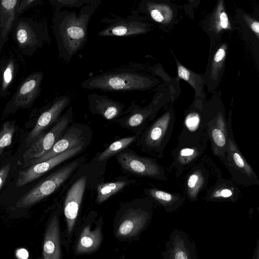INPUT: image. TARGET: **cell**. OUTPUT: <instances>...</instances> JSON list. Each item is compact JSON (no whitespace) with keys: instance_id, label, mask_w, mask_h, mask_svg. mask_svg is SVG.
I'll return each instance as SVG.
<instances>
[{"instance_id":"e0dca14e","label":"cell","mask_w":259,"mask_h":259,"mask_svg":"<svg viewBox=\"0 0 259 259\" xmlns=\"http://www.w3.org/2000/svg\"><path fill=\"white\" fill-rule=\"evenodd\" d=\"M165 247L161 254L164 259H197L195 242L179 229H175L171 232Z\"/></svg>"},{"instance_id":"8992f818","label":"cell","mask_w":259,"mask_h":259,"mask_svg":"<svg viewBox=\"0 0 259 259\" xmlns=\"http://www.w3.org/2000/svg\"><path fill=\"white\" fill-rule=\"evenodd\" d=\"M232 111L228 117V148L225 156L219 158L231 176V180L239 186L259 185L258 177L244 157L235 140L232 127Z\"/></svg>"},{"instance_id":"4dcf8cb0","label":"cell","mask_w":259,"mask_h":259,"mask_svg":"<svg viewBox=\"0 0 259 259\" xmlns=\"http://www.w3.org/2000/svg\"><path fill=\"white\" fill-rule=\"evenodd\" d=\"M16 129L15 120L6 121L1 127L0 157L4 149L12 144Z\"/></svg>"},{"instance_id":"5b68a950","label":"cell","mask_w":259,"mask_h":259,"mask_svg":"<svg viewBox=\"0 0 259 259\" xmlns=\"http://www.w3.org/2000/svg\"><path fill=\"white\" fill-rule=\"evenodd\" d=\"M183 175L184 195L189 201L196 202L199 195L205 193L222 174L213 160L204 155Z\"/></svg>"},{"instance_id":"2e32d148","label":"cell","mask_w":259,"mask_h":259,"mask_svg":"<svg viewBox=\"0 0 259 259\" xmlns=\"http://www.w3.org/2000/svg\"><path fill=\"white\" fill-rule=\"evenodd\" d=\"M70 102V97L66 95L57 97L54 99L49 108L39 116L34 127L27 134L25 140L26 148L58 120Z\"/></svg>"},{"instance_id":"9c48e42d","label":"cell","mask_w":259,"mask_h":259,"mask_svg":"<svg viewBox=\"0 0 259 259\" xmlns=\"http://www.w3.org/2000/svg\"><path fill=\"white\" fill-rule=\"evenodd\" d=\"M83 159L74 160L42 180L20 198L16 207H28L52 194L71 176Z\"/></svg>"},{"instance_id":"ba28073f","label":"cell","mask_w":259,"mask_h":259,"mask_svg":"<svg viewBox=\"0 0 259 259\" xmlns=\"http://www.w3.org/2000/svg\"><path fill=\"white\" fill-rule=\"evenodd\" d=\"M93 137L92 128L88 124L73 122L69 125L61 138L40 156L30 159L23 164L24 168L45 161L68 149L78 146H88Z\"/></svg>"},{"instance_id":"7a4b0ae2","label":"cell","mask_w":259,"mask_h":259,"mask_svg":"<svg viewBox=\"0 0 259 259\" xmlns=\"http://www.w3.org/2000/svg\"><path fill=\"white\" fill-rule=\"evenodd\" d=\"M154 74L123 69L104 72L88 78L81 83L87 90L102 92L147 91L157 87L161 82Z\"/></svg>"},{"instance_id":"6da1fadb","label":"cell","mask_w":259,"mask_h":259,"mask_svg":"<svg viewBox=\"0 0 259 259\" xmlns=\"http://www.w3.org/2000/svg\"><path fill=\"white\" fill-rule=\"evenodd\" d=\"M181 93L179 79L171 77L162 81L157 86L150 102L147 106L142 107L132 102L124 111L123 115L115 122L139 137L150 122L155 119L158 112L162 108L174 103Z\"/></svg>"},{"instance_id":"277c9868","label":"cell","mask_w":259,"mask_h":259,"mask_svg":"<svg viewBox=\"0 0 259 259\" xmlns=\"http://www.w3.org/2000/svg\"><path fill=\"white\" fill-rule=\"evenodd\" d=\"M205 128L213 154L220 158L228 148V120L221 95L213 93L207 100L205 108Z\"/></svg>"},{"instance_id":"d4e9b609","label":"cell","mask_w":259,"mask_h":259,"mask_svg":"<svg viewBox=\"0 0 259 259\" xmlns=\"http://www.w3.org/2000/svg\"><path fill=\"white\" fill-rule=\"evenodd\" d=\"M146 194L168 213L177 211L184 204L186 197L178 192H169L156 188L145 190Z\"/></svg>"},{"instance_id":"f1b7e54d","label":"cell","mask_w":259,"mask_h":259,"mask_svg":"<svg viewBox=\"0 0 259 259\" xmlns=\"http://www.w3.org/2000/svg\"><path fill=\"white\" fill-rule=\"evenodd\" d=\"M138 138V137L134 135L124 137L113 142L103 151L99 153L97 161H105L113 156L116 155L136 142Z\"/></svg>"},{"instance_id":"d6a6232c","label":"cell","mask_w":259,"mask_h":259,"mask_svg":"<svg viewBox=\"0 0 259 259\" xmlns=\"http://www.w3.org/2000/svg\"><path fill=\"white\" fill-rule=\"evenodd\" d=\"M212 26L217 32L231 27L228 15L224 9L222 1L219 3L212 20Z\"/></svg>"},{"instance_id":"7402d4cb","label":"cell","mask_w":259,"mask_h":259,"mask_svg":"<svg viewBox=\"0 0 259 259\" xmlns=\"http://www.w3.org/2000/svg\"><path fill=\"white\" fill-rule=\"evenodd\" d=\"M241 195L238 185L231 179H225L221 176L206 191L204 198L207 202L235 203Z\"/></svg>"},{"instance_id":"3957f363","label":"cell","mask_w":259,"mask_h":259,"mask_svg":"<svg viewBox=\"0 0 259 259\" xmlns=\"http://www.w3.org/2000/svg\"><path fill=\"white\" fill-rule=\"evenodd\" d=\"M166 107L160 116L143 130L136 141L137 145L142 151L156 158L163 157L164 150L170 139L175 123L173 103Z\"/></svg>"},{"instance_id":"8d00e7d4","label":"cell","mask_w":259,"mask_h":259,"mask_svg":"<svg viewBox=\"0 0 259 259\" xmlns=\"http://www.w3.org/2000/svg\"><path fill=\"white\" fill-rule=\"evenodd\" d=\"M249 26L251 30L256 34L257 37L259 33V23L256 20H248Z\"/></svg>"},{"instance_id":"e575fe53","label":"cell","mask_w":259,"mask_h":259,"mask_svg":"<svg viewBox=\"0 0 259 259\" xmlns=\"http://www.w3.org/2000/svg\"><path fill=\"white\" fill-rule=\"evenodd\" d=\"M37 1L38 0H20L17 8L18 14L20 16L28 8L32 7Z\"/></svg>"},{"instance_id":"5bb4252c","label":"cell","mask_w":259,"mask_h":259,"mask_svg":"<svg viewBox=\"0 0 259 259\" xmlns=\"http://www.w3.org/2000/svg\"><path fill=\"white\" fill-rule=\"evenodd\" d=\"M39 24L34 20L20 17L13 28V37L19 50L24 55L31 56L42 45Z\"/></svg>"},{"instance_id":"f546056e","label":"cell","mask_w":259,"mask_h":259,"mask_svg":"<svg viewBox=\"0 0 259 259\" xmlns=\"http://www.w3.org/2000/svg\"><path fill=\"white\" fill-rule=\"evenodd\" d=\"M126 184L125 181H119L99 184L97 187V203L99 204L103 203L112 195L124 188Z\"/></svg>"},{"instance_id":"4316f807","label":"cell","mask_w":259,"mask_h":259,"mask_svg":"<svg viewBox=\"0 0 259 259\" xmlns=\"http://www.w3.org/2000/svg\"><path fill=\"white\" fill-rule=\"evenodd\" d=\"M177 66V76L186 81L194 90V97H200L204 95L205 85L203 74L197 73L182 64L174 56Z\"/></svg>"},{"instance_id":"f35d334b","label":"cell","mask_w":259,"mask_h":259,"mask_svg":"<svg viewBox=\"0 0 259 259\" xmlns=\"http://www.w3.org/2000/svg\"><path fill=\"white\" fill-rule=\"evenodd\" d=\"M59 1H61V0H59Z\"/></svg>"},{"instance_id":"44dd1931","label":"cell","mask_w":259,"mask_h":259,"mask_svg":"<svg viewBox=\"0 0 259 259\" xmlns=\"http://www.w3.org/2000/svg\"><path fill=\"white\" fill-rule=\"evenodd\" d=\"M87 182V177L82 176L71 186L66 197L64 215L66 222V232L71 235L77 217Z\"/></svg>"},{"instance_id":"83f0119b","label":"cell","mask_w":259,"mask_h":259,"mask_svg":"<svg viewBox=\"0 0 259 259\" xmlns=\"http://www.w3.org/2000/svg\"><path fill=\"white\" fill-rule=\"evenodd\" d=\"M16 70V63L13 58L1 61L0 93L5 96L12 83Z\"/></svg>"},{"instance_id":"836d02e7","label":"cell","mask_w":259,"mask_h":259,"mask_svg":"<svg viewBox=\"0 0 259 259\" xmlns=\"http://www.w3.org/2000/svg\"><path fill=\"white\" fill-rule=\"evenodd\" d=\"M142 31L141 28L134 25H118L109 31V33L116 36H126L140 33Z\"/></svg>"},{"instance_id":"9a60e30c","label":"cell","mask_w":259,"mask_h":259,"mask_svg":"<svg viewBox=\"0 0 259 259\" xmlns=\"http://www.w3.org/2000/svg\"><path fill=\"white\" fill-rule=\"evenodd\" d=\"M84 148L81 146L68 149L45 161L21 169L16 181V186L22 187L31 183L57 165L80 153Z\"/></svg>"},{"instance_id":"52a82bcc","label":"cell","mask_w":259,"mask_h":259,"mask_svg":"<svg viewBox=\"0 0 259 259\" xmlns=\"http://www.w3.org/2000/svg\"><path fill=\"white\" fill-rule=\"evenodd\" d=\"M206 95L194 97L190 106L185 110L182 129L178 135V143L199 142L209 140L205 128Z\"/></svg>"},{"instance_id":"ac0fdd59","label":"cell","mask_w":259,"mask_h":259,"mask_svg":"<svg viewBox=\"0 0 259 259\" xmlns=\"http://www.w3.org/2000/svg\"><path fill=\"white\" fill-rule=\"evenodd\" d=\"M152 204L146 208L132 209L122 219L116 236L128 238L139 234L150 222L152 215Z\"/></svg>"},{"instance_id":"d590c367","label":"cell","mask_w":259,"mask_h":259,"mask_svg":"<svg viewBox=\"0 0 259 259\" xmlns=\"http://www.w3.org/2000/svg\"><path fill=\"white\" fill-rule=\"evenodd\" d=\"M11 164L7 163L0 169V191L9 175Z\"/></svg>"},{"instance_id":"74e56055","label":"cell","mask_w":259,"mask_h":259,"mask_svg":"<svg viewBox=\"0 0 259 259\" xmlns=\"http://www.w3.org/2000/svg\"><path fill=\"white\" fill-rule=\"evenodd\" d=\"M1 60H0V75H1Z\"/></svg>"},{"instance_id":"8fae6325","label":"cell","mask_w":259,"mask_h":259,"mask_svg":"<svg viewBox=\"0 0 259 259\" xmlns=\"http://www.w3.org/2000/svg\"><path fill=\"white\" fill-rule=\"evenodd\" d=\"M121 167L135 175L166 181V171L155 157L138 155L131 149H125L116 155Z\"/></svg>"},{"instance_id":"1f68e13d","label":"cell","mask_w":259,"mask_h":259,"mask_svg":"<svg viewBox=\"0 0 259 259\" xmlns=\"http://www.w3.org/2000/svg\"><path fill=\"white\" fill-rule=\"evenodd\" d=\"M150 14L154 20L162 23L169 22L173 16L171 8L167 5L163 4L151 5L150 8Z\"/></svg>"},{"instance_id":"30bf717a","label":"cell","mask_w":259,"mask_h":259,"mask_svg":"<svg viewBox=\"0 0 259 259\" xmlns=\"http://www.w3.org/2000/svg\"><path fill=\"white\" fill-rule=\"evenodd\" d=\"M73 116V107L71 106L60 116L51 128L40 134L31 143L18 163L22 165L30 159L40 156L49 150L63 136L72 122Z\"/></svg>"},{"instance_id":"4fadbf2b","label":"cell","mask_w":259,"mask_h":259,"mask_svg":"<svg viewBox=\"0 0 259 259\" xmlns=\"http://www.w3.org/2000/svg\"><path fill=\"white\" fill-rule=\"evenodd\" d=\"M208 141L178 143L171 151V162L169 166L175 178L182 177L194 163L205 155Z\"/></svg>"},{"instance_id":"7c38bea8","label":"cell","mask_w":259,"mask_h":259,"mask_svg":"<svg viewBox=\"0 0 259 259\" xmlns=\"http://www.w3.org/2000/svg\"><path fill=\"white\" fill-rule=\"evenodd\" d=\"M43 77L40 71H34L27 76L7 103L4 114H11L19 109L31 108L40 93Z\"/></svg>"},{"instance_id":"603a6c76","label":"cell","mask_w":259,"mask_h":259,"mask_svg":"<svg viewBox=\"0 0 259 259\" xmlns=\"http://www.w3.org/2000/svg\"><path fill=\"white\" fill-rule=\"evenodd\" d=\"M20 0H0V52L20 16L17 8Z\"/></svg>"},{"instance_id":"cb8c5ba5","label":"cell","mask_w":259,"mask_h":259,"mask_svg":"<svg viewBox=\"0 0 259 259\" xmlns=\"http://www.w3.org/2000/svg\"><path fill=\"white\" fill-rule=\"evenodd\" d=\"M44 259H60L62 253L60 245L59 219L54 216L48 224L45 234L42 246Z\"/></svg>"},{"instance_id":"ffe728a7","label":"cell","mask_w":259,"mask_h":259,"mask_svg":"<svg viewBox=\"0 0 259 259\" xmlns=\"http://www.w3.org/2000/svg\"><path fill=\"white\" fill-rule=\"evenodd\" d=\"M227 46L222 44L210 55L205 72L203 74L208 93H213L218 87L225 69Z\"/></svg>"},{"instance_id":"484cf974","label":"cell","mask_w":259,"mask_h":259,"mask_svg":"<svg viewBox=\"0 0 259 259\" xmlns=\"http://www.w3.org/2000/svg\"><path fill=\"white\" fill-rule=\"evenodd\" d=\"M102 240L101 228L98 227L91 230L88 225L81 231L76 246L78 254L89 253L97 250Z\"/></svg>"},{"instance_id":"d6986e66","label":"cell","mask_w":259,"mask_h":259,"mask_svg":"<svg viewBox=\"0 0 259 259\" xmlns=\"http://www.w3.org/2000/svg\"><path fill=\"white\" fill-rule=\"evenodd\" d=\"M87 99L90 112L107 121H115L123 115L125 106L119 101L96 93L89 95Z\"/></svg>"}]
</instances>
